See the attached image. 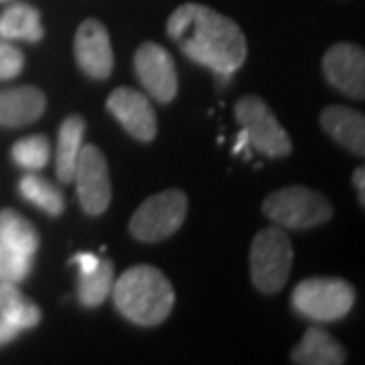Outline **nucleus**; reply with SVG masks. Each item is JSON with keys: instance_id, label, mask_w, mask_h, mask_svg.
I'll return each instance as SVG.
<instances>
[{"instance_id": "1", "label": "nucleus", "mask_w": 365, "mask_h": 365, "mask_svg": "<svg viewBox=\"0 0 365 365\" xmlns=\"http://www.w3.org/2000/svg\"><path fill=\"white\" fill-rule=\"evenodd\" d=\"M167 33L189 59L222 78H230L248 57V43L240 25L203 4L187 2L173 11Z\"/></svg>"}, {"instance_id": "2", "label": "nucleus", "mask_w": 365, "mask_h": 365, "mask_svg": "<svg viewBox=\"0 0 365 365\" xmlns=\"http://www.w3.org/2000/svg\"><path fill=\"white\" fill-rule=\"evenodd\" d=\"M114 304L134 325H160L175 307L169 278L155 266H132L114 282Z\"/></svg>"}, {"instance_id": "3", "label": "nucleus", "mask_w": 365, "mask_h": 365, "mask_svg": "<svg viewBox=\"0 0 365 365\" xmlns=\"http://www.w3.org/2000/svg\"><path fill=\"white\" fill-rule=\"evenodd\" d=\"M294 250L280 227H266L256 234L250 250L252 282L264 294L280 292L292 270Z\"/></svg>"}, {"instance_id": "4", "label": "nucleus", "mask_w": 365, "mask_h": 365, "mask_svg": "<svg viewBox=\"0 0 365 365\" xmlns=\"http://www.w3.org/2000/svg\"><path fill=\"white\" fill-rule=\"evenodd\" d=\"M262 211L270 222L290 230H309L333 217V205L327 197L300 185L270 193L262 203Z\"/></svg>"}, {"instance_id": "5", "label": "nucleus", "mask_w": 365, "mask_h": 365, "mask_svg": "<svg viewBox=\"0 0 365 365\" xmlns=\"http://www.w3.org/2000/svg\"><path fill=\"white\" fill-rule=\"evenodd\" d=\"M294 311L317 323L339 321L355 304V290L339 278H309L292 292Z\"/></svg>"}, {"instance_id": "6", "label": "nucleus", "mask_w": 365, "mask_h": 365, "mask_svg": "<svg viewBox=\"0 0 365 365\" xmlns=\"http://www.w3.org/2000/svg\"><path fill=\"white\" fill-rule=\"evenodd\" d=\"M189 201L179 189H169L148 197L134 211L130 220V234L144 244H155L179 232L185 222Z\"/></svg>"}, {"instance_id": "7", "label": "nucleus", "mask_w": 365, "mask_h": 365, "mask_svg": "<svg viewBox=\"0 0 365 365\" xmlns=\"http://www.w3.org/2000/svg\"><path fill=\"white\" fill-rule=\"evenodd\" d=\"M235 120L248 134L250 146L270 158L287 157L292 143L272 110L258 96H246L235 104Z\"/></svg>"}, {"instance_id": "8", "label": "nucleus", "mask_w": 365, "mask_h": 365, "mask_svg": "<svg viewBox=\"0 0 365 365\" xmlns=\"http://www.w3.org/2000/svg\"><path fill=\"white\" fill-rule=\"evenodd\" d=\"M78 187L81 209L90 215H102L112 201V185L108 163L102 150L93 144H83L79 150L73 181Z\"/></svg>"}, {"instance_id": "9", "label": "nucleus", "mask_w": 365, "mask_h": 365, "mask_svg": "<svg viewBox=\"0 0 365 365\" xmlns=\"http://www.w3.org/2000/svg\"><path fill=\"white\" fill-rule=\"evenodd\" d=\"M134 69L136 76L155 100L167 104L179 90V78L175 61L167 49H163L157 43H144L136 49L134 55Z\"/></svg>"}, {"instance_id": "10", "label": "nucleus", "mask_w": 365, "mask_h": 365, "mask_svg": "<svg viewBox=\"0 0 365 365\" xmlns=\"http://www.w3.org/2000/svg\"><path fill=\"white\" fill-rule=\"evenodd\" d=\"M323 71L335 90L364 100L365 96V53L359 45L337 43L323 57Z\"/></svg>"}, {"instance_id": "11", "label": "nucleus", "mask_w": 365, "mask_h": 365, "mask_svg": "<svg viewBox=\"0 0 365 365\" xmlns=\"http://www.w3.org/2000/svg\"><path fill=\"white\" fill-rule=\"evenodd\" d=\"M73 51L79 69L91 79H106L114 69V51L106 26L88 19L79 25L76 33Z\"/></svg>"}, {"instance_id": "12", "label": "nucleus", "mask_w": 365, "mask_h": 365, "mask_svg": "<svg viewBox=\"0 0 365 365\" xmlns=\"http://www.w3.org/2000/svg\"><path fill=\"white\" fill-rule=\"evenodd\" d=\"M108 110L124 126V130L140 143L157 136V116L148 98L132 88H118L108 96Z\"/></svg>"}, {"instance_id": "13", "label": "nucleus", "mask_w": 365, "mask_h": 365, "mask_svg": "<svg viewBox=\"0 0 365 365\" xmlns=\"http://www.w3.org/2000/svg\"><path fill=\"white\" fill-rule=\"evenodd\" d=\"M47 106L45 93L33 86L0 91V126L21 128L37 122Z\"/></svg>"}, {"instance_id": "14", "label": "nucleus", "mask_w": 365, "mask_h": 365, "mask_svg": "<svg viewBox=\"0 0 365 365\" xmlns=\"http://www.w3.org/2000/svg\"><path fill=\"white\" fill-rule=\"evenodd\" d=\"M323 130L353 155H365V118L361 112L345 106H329L321 112Z\"/></svg>"}, {"instance_id": "15", "label": "nucleus", "mask_w": 365, "mask_h": 365, "mask_svg": "<svg viewBox=\"0 0 365 365\" xmlns=\"http://www.w3.org/2000/svg\"><path fill=\"white\" fill-rule=\"evenodd\" d=\"M290 359L300 365H341L345 364L347 353L325 329L311 327L292 349Z\"/></svg>"}, {"instance_id": "16", "label": "nucleus", "mask_w": 365, "mask_h": 365, "mask_svg": "<svg viewBox=\"0 0 365 365\" xmlns=\"http://www.w3.org/2000/svg\"><path fill=\"white\" fill-rule=\"evenodd\" d=\"M86 122L81 116H69L59 128L57 138V158H55V173L61 182L73 181V170L78 165V157L83 146Z\"/></svg>"}, {"instance_id": "17", "label": "nucleus", "mask_w": 365, "mask_h": 365, "mask_svg": "<svg viewBox=\"0 0 365 365\" xmlns=\"http://www.w3.org/2000/svg\"><path fill=\"white\" fill-rule=\"evenodd\" d=\"M0 39L29 41L37 43L43 39V25L37 9L25 2H16L0 14Z\"/></svg>"}, {"instance_id": "18", "label": "nucleus", "mask_w": 365, "mask_h": 365, "mask_svg": "<svg viewBox=\"0 0 365 365\" xmlns=\"http://www.w3.org/2000/svg\"><path fill=\"white\" fill-rule=\"evenodd\" d=\"M0 242L19 252L21 256L33 258L39 248V234L33 223L13 209L0 211Z\"/></svg>"}, {"instance_id": "19", "label": "nucleus", "mask_w": 365, "mask_h": 365, "mask_svg": "<svg viewBox=\"0 0 365 365\" xmlns=\"http://www.w3.org/2000/svg\"><path fill=\"white\" fill-rule=\"evenodd\" d=\"M0 317L23 331L39 325L41 309L26 299L16 282H0Z\"/></svg>"}, {"instance_id": "20", "label": "nucleus", "mask_w": 365, "mask_h": 365, "mask_svg": "<svg viewBox=\"0 0 365 365\" xmlns=\"http://www.w3.org/2000/svg\"><path fill=\"white\" fill-rule=\"evenodd\" d=\"M19 191L25 201L37 205L49 215H59L66 209V199L61 195V191L39 175H33V173L25 175L19 182Z\"/></svg>"}, {"instance_id": "21", "label": "nucleus", "mask_w": 365, "mask_h": 365, "mask_svg": "<svg viewBox=\"0 0 365 365\" xmlns=\"http://www.w3.org/2000/svg\"><path fill=\"white\" fill-rule=\"evenodd\" d=\"M112 287H114V264L110 260H102L100 266L90 274H79V300L88 309L100 307L110 297Z\"/></svg>"}, {"instance_id": "22", "label": "nucleus", "mask_w": 365, "mask_h": 365, "mask_svg": "<svg viewBox=\"0 0 365 365\" xmlns=\"http://www.w3.org/2000/svg\"><path fill=\"white\" fill-rule=\"evenodd\" d=\"M13 160L26 170H37L43 169L49 157H51V146L47 136H41V134H33V136H26L21 138L19 143L13 144Z\"/></svg>"}, {"instance_id": "23", "label": "nucleus", "mask_w": 365, "mask_h": 365, "mask_svg": "<svg viewBox=\"0 0 365 365\" xmlns=\"http://www.w3.org/2000/svg\"><path fill=\"white\" fill-rule=\"evenodd\" d=\"M33 268V258L21 256L0 242V282H21Z\"/></svg>"}, {"instance_id": "24", "label": "nucleus", "mask_w": 365, "mask_h": 365, "mask_svg": "<svg viewBox=\"0 0 365 365\" xmlns=\"http://www.w3.org/2000/svg\"><path fill=\"white\" fill-rule=\"evenodd\" d=\"M25 66V57L11 41L0 39V81L16 78Z\"/></svg>"}, {"instance_id": "25", "label": "nucleus", "mask_w": 365, "mask_h": 365, "mask_svg": "<svg viewBox=\"0 0 365 365\" xmlns=\"http://www.w3.org/2000/svg\"><path fill=\"white\" fill-rule=\"evenodd\" d=\"M69 262L78 266L79 274H90L91 270H96V268L100 266L102 258H98V256L91 254V252H79V254H76Z\"/></svg>"}, {"instance_id": "26", "label": "nucleus", "mask_w": 365, "mask_h": 365, "mask_svg": "<svg viewBox=\"0 0 365 365\" xmlns=\"http://www.w3.org/2000/svg\"><path fill=\"white\" fill-rule=\"evenodd\" d=\"M19 333H21L19 327H14L13 323H9L4 317H0V347H2V345H9L11 341L16 339Z\"/></svg>"}, {"instance_id": "27", "label": "nucleus", "mask_w": 365, "mask_h": 365, "mask_svg": "<svg viewBox=\"0 0 365 365\" xmlns=\"http://www.w3.org/2000/svg\"><path fill=\"white\" fill-rule=\"evenodd\" d=\"M353 185L357 189V197H359V203L365 205V170L357 169L353 173Z\"/></svg>"}, {"instance_id": "28", "label": "nucleus", "mask_w": 365, "mask_h": 365, "mask_svg": "<svg viewBox=\"0 0 365 365\" xmlns=\"http://www.w3.org/2000/svg\"><path fill=\"white\" fill-rule=\"evenodd\" d=\"M248 146H250L248 134H246V130H244V128H242V130H240V134H237V140H235L234 155H240V153H242V150H246V157H250Z\"/></svg>"}, {"instance_id": "29", "label": "nucleus", "mask_w": 365, "mask_h": 365, "mask_svg": "<svg viewBox=\"0 0 365 365\" xmlns=\"http://www.w3.org/2000/svg\"><path fill=\"white\" fill-rule=\"evenodd\" d=\"M0 2H2V0H0Z\"/></svg>"}]
</instances>
